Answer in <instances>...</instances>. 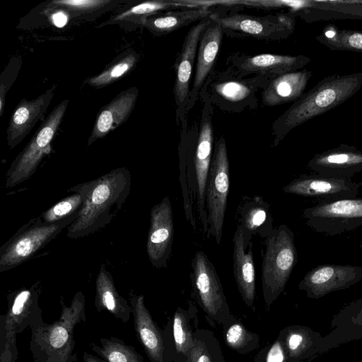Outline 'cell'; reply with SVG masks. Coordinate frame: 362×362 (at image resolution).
<instances>
[{"label": "cell", "instance_id": "cell-1", "mask_svg": "<svg viewBox=\"0 0 362 362\" xmlns=\"http://www.w3.org/2000/svg\"><path fill=\"white\" fill-rule=\"evenodd\" d=\"M199 99L202 107L199 127L188 128L187 120L180 124L179 180L187 221L195 230V211L203 233H207L205 189L214 151V105L206 93H200Z\"/></svg>", "mask_w": 362, "mask_h": 362}, {"label": "cell", "instance_id": "cell-2", "mask_svg": "<svg viewBox=\"0 0 362 362\" xmlns=\"http://www.w3.org/2000/svg\"><path fill=\"white\" fill-rule=\"evenodd\" d=\"M362 88V72L332 74L304 93L272 125V147L297 127L344 103Z\"/></svg>", "mask_w": 362, "mask_h": 362}, {"label": "cell", "instance_id": "cell-3", "mask_svg": "<svg viewBox=\"0 0 362 362\" xmlns=\"http://www.w3.org/2000/svg\"><path fill=\"white\" fill-rule=\"evenodd\" d=\"M131 187V173L124 167L117 168L93 180L77 218L67 227V237L83 238L110 224L123 207Z\"/></svg>", "mask_w": 362, "mask_h": 362}, {"label": "cell", "instance_id": "cell-4", "mask_svg": "<svg viewBox=\"0 0 362 362\" xmlns=\"http://www.w3.org/2000/svg\"><path fill=\"white\" fill-rule=\"evenodd\" d=\"M59 318L47 324L43 320L31 327L30 349L34 362H75L74 328L86 321L85 296L77 292L69 305L62 303Z\"/></svg>", "mask_w": 362, "mask_h": 362}, {"label": "cell", "instance_id": "cell-5", "mask_svg": "<svg viewBox=\"0 0 362 362\" xmlns=\"http://www.w3.org/2000/svg\"><path fill=\"white\" fill-rule=\"evenodd\" d=\"M262 264V286L265 305L269 308L284 291L297 263L294 233L281 224L267 235Z\"/></svg>", "mask_w": 362, "mask_h": 362}, {"label": "cell", "instance_id": "cell-6", "mask_svg": "<svg viewBox=\"0 0 362 362\" xmlns=\"http://www.w3.org/2000/svg\"><path fill=\"white\" fill-rule=\"evenodd\" d=\"M269 81L260 76L240 78L229 67L214 69L200 93H206L212 105L221 111L239 114L257 108V94Z\"/></svg>", "mask_w": 362, "mask_h": 362}, {"label": "cell", "instance_id": "cell-7", "mask_svg": "<svg viewBox=\"0 0 362 362\" xmlns=\"http://www.w3.org/2000/svg\"><path fill=\"white\" fill-rule=\"evenodd\" d=\"M210 18L221 25L228 37L264 41L286 40L293 34L296 26V17L288 12L259 16L214 11Z\"/></svg>", "mask_w": 362, "mask_h": 362}, {"label": "cell", "instance_id": "cell-8", "mask_svg": "<svg viewBox=\"0 0 362 362\" xmlns=\"http://www.w3.org/2000/svg\"><path fill=\"white\" fill-rule=\"evenodd\" d=\"M78 216L52 224L44 223L40 217L31 219L1 247L0 272L12 269L33 257Z\"/></svg>", "mask_w": 362, "mask_h": 362}, {"label": "cell", "instance_id": "cell-9", "mask_svg": "<svg viewBox=\"0 0 362 362\" xmlns=\"http://www.w3.org/2000/svg\"><path fill=\"white\" fill-rule=\"evenodd\" d=\"M230 188L229 160L226 140L220 136L214 142V151L205 189L207 214L206 238L214 237L220 244Z\"/></svg>", "mask_w": 362, "mask_h": 362}, {"label": "cell", "instance_id": "cell-10", "mask_svg": "<svg viewBox=\"0 0 362 362\" xmlns=\"http://www.w3.org/2000/svg\"><path fill=\"white\" fill-rule=\"evenodd\" d=\"M68 104L69 100H64L52 110L16 157L6 173V188L18 185L35 173L43 158L51 150V142L63 120Z\"/></svg>", "mask_w": 362, "mask_h": 362}, {"label": "cell", "instance_id": "cell-11", "mask_svg": "<svg viewBox=\"0 0 362 362\" xmlns=\"http://www.w3.org/2000/svg\"><path fill=\"white\" fill-rule=\"evenodd\" d=\"M190 279L197 303L214 322L226 324L233 320L218 273L208 256L197 251L192 260Z\"/></svg>", "mask_w": 362, "mask_h": 362}, {"label": "cell", "instance_id": "cell-12", "mask_svg": "<svg viewBox=\"0 0 362 362\" xmlns=\"http://www.w3.org/2000/svg\"><path fill=\"white\" fill-rule=\"evenodd\" d=\"M305 224L313 230L337 235L362 226V198L323 200L304 209Z\"/></svg>", "mask_w": 362, "mask_h": 362}, {"label": "cell", "instance_id": "cell-13", "mask_svg": "<svg viewBox=\"0 0 362 362\" xmlns=\"http://www.w3.org/2000/svg\"><path fill=\"white\" fill-rule=\"evenodd\" d=\"M39 296L38 283L8 295V311L1 317V344L17 350L16 334L43 320L38 304Z\"/></svg>", "mask_w": 362, "mask_h": 362}, {"label": "cell", "instance_id": "cell-14", "mask_svg": "<svg viewBox=\"0 0 362 362\" xmlns=\"http://www.w3.org/2000/svg\"><path fill=\"white\" fill-rule=\"evenodd\" d=\"M209 21L210 17L197 23L189 29L173 65L175 78L173 93L177 125L187 120L191 78L195 67L198 45Z\"/></svg>", "mask_w": 362, "mask_h": 362}, {"label": "cell", "instance_id": "cell-15", "mask_svg": "<svg viewBox=\"0 0 362 362\" xmlns=\"http://www.w3.org/2000/svg\"><path fill=\"white\" fill-rule=\"evenodd\" d=\"M136 336L151 362H173L174 347L168 323L161 330L144 303L143 295L129 294Z\"/></svg>", "mask_w": 362, "mask_h": 362}, {"label": "cell", "instance_id": "cell-16", "mask_svg": "<svg viewBox=\"0 0 362 362\" xmlns=\"http://www.w3.org/2000/svg\"><path fill=\"white\" fill-rule=\"evenodd\" d=\"M310 62V58L302 54L247 55L235 53L228 57L226 65L240 78L260 76L271 81L281 75L300 71Z\"/></svg>", "mask_w": 362, "mask_h": 362}, {"label": "cell", "instance_id": "cell-17", "mask_svg": "<svg viewBox=\"0 0 362 362\" xmlns=\"http://www.w3.org/2000/svg\"><path fill=\"white\" fill-rule=\"evenodd\" d=\"M362 280V267L350 264L318 265L305 274L298 289L307 297L319 299L337 291L349 288Z\"/></svg>", "mask_w": 362, "mask_h": 362}, {"label": "cell", "instance_id": "cell-18", "mask_svg": "<svg viewBox=\"0 0 362 362\" xmlns=\"http://www.w3.org/2000/svg\"><path fill=\"white\" fill-rule=\"evenodd\" d=\"M174 238L173 208L168 196L155 204L150 213L146 251L152 266L167 268Z\"/></svg>", "mask_w": 362, "mask_h": 362}, {"label": "cell", "instance_id": "cell-19", "mask_svg": "<svg viewBox=\"0 0 362 362\" xmlns=\"http://www.w3.org/2000/svg\"><path fill=\"white\" fill-rule=\"evenodd\" d=\"M361 185L351 179L303 175L295 178L283 187L286 193L305 197L338 200L356 198Z\"/></svg>", "mask_w": 362, "mask_h": 362}, {"label": "cell", "instance_id": "cell-20", "mask_svg": "<svg viewBox=\"0 0 362 362\" xmlns=\"http://www.w3.org/2000/svg\"><path fill=\"white\" fill-rule=\"evenodd\" d=\"M307 165L319 175L351 179L362 171V151L354 146L341 144L315 154Z\"/></svg>", "mask_w": 362, "mask_h": 362}, {"label": "cell", "instance_id": "cell-21", "mask_svg": "<svg viewBox=\"0 0 362 362\" xmlns=\"http://www.w3.org/2000/svg\"><path fill=\"white\" fill-rule=\"evenodd\" d=\"M223 35L221 25L210 18L198 45L188 112L195 105L206 81L214 70Z\"/></svg>", "mask_w": 362, "mask_h": 362}, {"label": "cell", "instance_id": "cell-22", "mask_svg": "<svg viewBox=\"0 0 362 362\" xmlns=\"http://www.w3.org/2000/svg\"><path fill=\"white\" fill-rule=\"evenodd\" d=\"M362 339V298L344 305L330 322V332L322 337L320 354Z\"/></svg>", "mask_w": 362, "mask_h": 362}, {"label": "cell", "instance_id": "cell-23", "mask_svg": "<svg viewBox=\"0 0 362 362\" xmlns=\"http://www.w3.org/2000/svg\"><path fill=\"white\" fill-rule=\"evenodd\" d=\"M54 85L34 100L22 99L13 112L7 128V143L11 148L21 141L39 121L45 119V115L53 98L56 89Z\"/></svg>", "mask_w": 362, "mask_h": 362}, {"label": "cell", "instance_id": "cell-24", "mask_svg": "<svg viewBox=\"0 0 362 362\" xmlns=\"http://www.w3.org/2000/svg\"><path fill=\"white\" fill-rule=\"evenodd\" d=\"M137 98L138 88L132 87L120 92L112 100L103 106L95 118L88 139V145L90 146L98 139L105 137L126 122L134 108Z\"/></svg>", "mask_w": 362, "mask_h": 362}, {"label": "cell", "instance_id": "cell-25", "mask_svg": "<svg viewBox=\"0 0 362 362\" xmlns=\"http://www.w3.org/2000/svg\"><path fill=\"white\" fill-rule=\"evenodd\" d=\"M233 269L241 297L248 307H252L255 297V269L252 242L245 246L243 229L239 225L234 233Z\"/></svg>", "mask_w": 362, "mask_h": 362}, {"label": "cell", "instance_id": "cell-26", "mask_svg": "<svg viewBox=\"0 0 362 362\" xmlns=\"http://www.w3.org/2000/svg\"><path fill=\"white\" fill-rule=\"evenodd\" d=\"M313 72L303 69L269 81L261 91V102L267 107L297 100L303 93Z\"/></svg>", "mask_w": 362, "mask_h": 362}, {"label": "cell", "instance_id": "cell-27", "mask_svg": "<svg viewBox=\"0 0 362 362\" xmlns=\"http://www.w3.org/2000/svg\"><path fill=\"white\" fill-rule=\"evenodd\" d=\"M322 335L304 325H291L283 329L278 338L286 350V362H303L320 354Z\"/></svg>", "mask_w": 362, "mask_h": 362}, {"label": "cell", "instance_id": "cell-28", "mask_svg": "<svg viewBox=\"0 0 362 362\" xmlns=\"http://www.w3.org/2000/svg\"><path fill=\"white\" fill-rule=\"evenodd\" d=\"M95 306L98 312L107 310L123 322L132 314L130 303L117 292L112 275L101 264L95 282Z\"/></svg>", "mask_w": 362, "mask_h": 362}, {"label": "cell", "instance_id": "cell-29", "mask_svg": "<svg viewBox=\"0 0 362 362\" xmlns=\"http://www.w3.org/2000/svg\"><path fill=\"white\" fill-rule=\"evenodd\" d=\"M214 12L207 7L178 9L148 17L141 23L153 35H163L208 18Z\"/></svg>", "mask_w": 362, "mask_h": 362}, {"label": "cell", "instance_id": "cell-30", "mask_svg": "<svg viewBox=\"0 0 362 362\" xmlns=\"http://www.w3.org/2000/svg\"><path fill=\"white\" fill-rule=\"evenodd\" d=\"M240 215L245 247L252 242V235L259 234L266 238L273 230L269 204L260 197L256 196L243 205Z\"/></svg>", "mask_w": 362, "mask_h": 362}, {"label": "cell", "instance_id": "cell-31", "mask_svg": "<svg viewBox=\"0 0 362 362\" xmlns=\"http://www.w3.org/2000/svg\"><path fill=\"white\" fill-rule=\"evenodd\" d=\"M173 362H226L218 339L206 329H197L194 344L185 354L173 356Z\"/></svg>", "mask_w": 362, "mask_h": 362}, {"label": "cell", "instance_id": "cell-32", "mask_svg": "<svg viewBox=\"0 0 362 362\" xmlns=\"http://www.w3.org/2000/svg\"><path fill=\"white\" fill-rule=\"evenodd\" d=\"M197 308L191 306L187 310L178 308L168 323L170 326L174 355H185L193 346L194 333L197 328Z\"/></svg>", "mask_w": 362, "mask_h": 362}, {"label": "cell", "instance_id": "cell-33", "mask_svg": "<svg viewBox=\"0 0 362 362\" xmlns=\"http://www.w3.org/2000/svg\"><path fill=\"white\" fill-rule=\"evenodd\" d=\"M93 180L78 184L68 191L72 194L64 197L57 204L47 209L39 216L45 223H55L68 218L79 214L88 192Z\"/></svg>", "mask_w": 362, "mask_h": 362}, {"label": "cell", "instance_id": "cell-34", "mask_svg": "<svg viewBox=\"0 0 362 362\" xmlns=\"http://www.w3.org/2000/svg\"><path fill=\"white\" fill-rule=\"evenodd\" d=\"M315 38L331 51H349L362 54L361 30L339 29L335 25L328 24Z\"/></svg>", "mask_w": 362, "mask_h": 362}, {"label": "cell", "instance_id": "cell-35", "mask_svg": "<svg viewBox=\"0 0 362 362\" xmlns=\"http://www.w3.org/2000/svg\"><path fill=\"white\" fill-rule=\"evenodd\" d=\"M139 59V56L136 52L128 51L117 57L100 74L88 78L86 82L97 88L108 86L131 71Z\"/></svg>", "mask_w": 362, "mask_h": 362}, {"label": "cell", "instance_id": "cell-36", "mask_svg": "<svg viewBox=\"0 0 362 362\" xmlns=\"http://www.w3.org/2000/svg\"><path fill=\"white\" fill-rule=\"evenodd\" d=\"M100 345L92 344L91 349L106 362H144L143 357L132 346L115 338H103Z\"/></svg>", "mask_w": 362, "mask_h": 362}, {"label": "cell", "instance_id": "cell-37", "mask_svg": "<svg viewBox=\"0 0 362 362\" xmlns=\"http://www.w3.org/2000/svg\"><path fill=\"white\" fill-rule=\"evenodd\" d=\"M224 325L225 341L233 350L245 354L258 346V334L248 331L242 323L236 321L235 317Z\"/></svg>", "mask_w": 362, "mask_h": 362}, {"label": "cell", "instance_id": "cell-38", "mask_svg": "<svg viewBox=\"0 0 362 362\" xmlns=\"http://www.w3.org/2000/svg\"><path fill=\"white\" fill-rule=\"evenodd\" d=\"M110 0H55L52 4L79 11L98 9L110 4Z\"/></svg>", "mask_w": 362, "mask_h": 362}, {"label": "cell", "instance_id": "cell-39", "mask_svg": "<svg viewBox=\"0 0 362 362\" xmlns=\"http://www.w3.org/2000/svg\"><path fill=\"white\" fill-rule=\"evenodd\" d=\"M287 356L285 348L281 339L277 338L267 349L265 362H286Z\"/></svg>", "mask_w": 362, "mask_h": 362}, {"label": "cell", "instance_id": "cell-40", "mask_svg": "<svg viewBox=\"0 0 362 362\" xmlns=\"http://www.w3.org/2000/svg\"><path fill=\"white\" fill-rule=\"evenodd\" d=\"M52 23L57 28L64 27L69 21V16L64 11H56L51 16Z\"/></svg>", "mask_w": 362, "mask_h": 362}, {"label": "cell", "instance_id": "cell-41", "mask_svg": "<svg viewBox=\"0 0 362 362\" xmlns=\"http://www.w3.org/2000/svg\"><path fill=\"white\" fill-rule=\"evenodd\" d=\"M0 362H16L17 359V354L11 351V349L4 344H1Z\"/></svg>", "mask_w": 362, "mask_h": 362}, {"label": "cell", "instance_id": "cell-42", "mask_svg": "<svg viewBox=\"0 0 362 362\" xmlns=\"http://www.w3.org/2000/svg\"><path fill=\"white\" fill-rule=\"evenodd\" d=\"M83 358L85 362H106L87 352H84Z\"/></svg>", "mask_w": 362, "mask_h": 362}, {"label": "cell", "instance_id": "cell-43", "mask_svg": "<svg viewBox=\"0 0 362 362\" xmlns=\"http://www.w3.org/2000/svg\"><path fill=\"white\" fill-rule=\"evenodd\" d=\"M359 247L362 250V240H361V243L359 245Z\"/></svg>", "mask_w": 362, "mask_h": 362}, {"label": "cell", "instance_id": "cell-44", "mask_svg": "<svg viewBox=\"0 0 362 362\" xmlns=\"http://www.w3.org/2000/svg\"><path fill=\"white\" fill-rule=\"evenodd\" d=\"M361 187H362V182H358Z\"/></svg>", "mask_w": 362, "mask_h": 362}]
</instances>
